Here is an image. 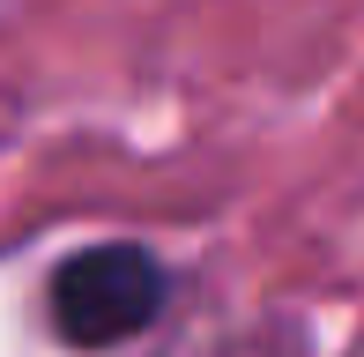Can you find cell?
<instances>
[{"label": "cell", "instance_id": "6da1fadb", "mask_svg": "<svg viewBox=\"0 0 364 357\" xmlns=\"http://www.w3.org/2000/svg\"><path fill=\"white\" fill-rule=\"evenodd\" d=\"M164 305V268L141 246H90L53 275V328L75 350H112L141 335Z\"/></svg>", "mask_w": 364, "mask_h": 357}]
</instances>
